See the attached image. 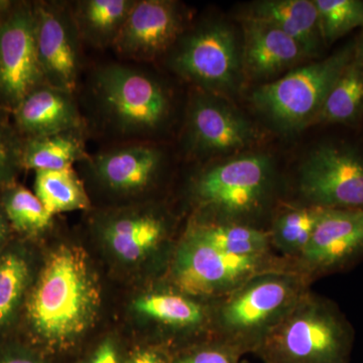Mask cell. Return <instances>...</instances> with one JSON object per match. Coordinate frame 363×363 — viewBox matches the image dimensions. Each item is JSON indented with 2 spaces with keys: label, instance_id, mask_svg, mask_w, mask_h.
<instances>
[{
  "label": "cell",
  "instance_id": "obj_22",
  "mask_svg": "<svg viewBox=\"0 0 363 363\" xmlns=\"http://www.w3.org/2000/svg\"><path fill=\"white\" fill-rule=\"evenodd\" d=\"M82 130L69 131L45 138H30L23 143V167L38 171H54L73 167L88 155Z\"/></svg>",
  "mask_w": 363,
  "mask_h": 363
},
{
  "label": "cell",
  "instance_id": "obj_28",
  "mask_svg": "<svg viewBox=\"0 0 363 363\" xmlns=\"http://www.w3.org/2000/svg\"><path fill=\"white\" fill-rule=\"evenodd\" d=\"M325 208L311 206L281 215L274 226V236L281 247L290 252L305 250L311 240Z\"/></svg>",
  "mask_w": 363,
  "mask_h": 363
},
{
  "label": "cell",
  "instance_id": "obj_7",
  "mask_svg": "<svg viewBox=\"0 0 363 363\" xmlns=\"http://www.w3.org/2000/svg\"><path fill=\"white\" fill-rule=\"evenodd\" d=\"M272 176L271 157L242 155L205 169L196 181L195 193L203 205L222 213H252L264 201Z\"/></svg>",
  "mask_w": 363,
  "mask_h": 363
},
{
  "label": "cell",
  "instance_id": "obj_14",
  "mask_svg": "<svg viewBox=\"0 0 363 363\" xmlns=\"http://www.w3.org/2000/svg\"><path fill=\"white\" fill-rule=\"evenodd\" d=\"M242 30L241 69L250 80L272 82L312 59L297 40L266 21L242 18Z\"/></svg>",
  "mask_w": 363,
  "mask_h": 363
},
{
  "label": "cell",
  "instance_id": "obj_16",
  "mask_svg": "<svg viewBox=\"0 0 363 363\" xmlns=\"http://www.w3.org/2000/svg\"><path fill=\"white\" fill-rule=\"evenodd\" d=\"M363 250V209L325 208L302 255L312 266L330 267Z\"/></svg>",
  "mask_w": 363,
  "mask_h": 363
},
{
  "label": "cell",
  "instance_id": "obj_9",
  "mask_svg": "<svg viewBox=\"0 0 363 363\" xmlns=\"http://www.w3.org/2000/svg\"><path fill=\"white\" fill-rule=\"evenodd\" d=\"M186 143L198 156H217L252 147L259 140L257 128L218 95L200 92L189 104Z\"/></svg>",
  "mask_w": 363,
  "mask_h": 363
},
{
  "label": "cell",
  "instance_id": "obj_36",
  "mask_svg": "<svg viewBox=\"0 0 363 363\" xmlns=\"http://www.w3.org/2000/svg\"><path fill=\"white\" fill-rule=\"evenodd\" d=\"M4 231H6V225H4V218L0 215V241L4 238Z\"/></svg>",
  "mask_w": 363,
  "mask_h": 363
},
{
  "label": "cell",
  "instance_id": "obj_21",
  "mask_svg": "<svg viewBox=\"0 0 363 363\" xmlns=\"http://www.w3.org/2000/svg\"><path fill=\"white\" fill-rule=\"evenodd\" d=\"M363 117V62L355 56L332 85L314 124L357 123Z\"/></svg>",
  "mask_w": 363,
  "mask_h": 363
},
{
  "label": "cell",
  "instance_id": "obj_3",
  "mask_svg": "<svg viewBox=\"0 0 363 363\" xmlns=\"http://www.w3.org/2000/svg\"><path fill=\"white\" fill-rule=\"evenodd\" d=\"M92 85L102 118L118 135H154L171 116L168 91L157 79L142 70L111 64L97 69Z\"/></svg>",
  "mask_w": 363,
  "mask_h": 363
},
{
  "label": "cell",
  "instance_id": "obj_27",
  "mask_svg": "<svg viewBox=\"0 0 363 363\" xmlns=\"http://www.w3.org/2000/svg\"><path fill=\"white\" fill-rule=\"evenodd\" d=\"M4 210L9 220L21 233H42L52 223V215L45 210L39 198L21 186L6 193Z\"/></svg>",
  "mask_w": 363,
  "mask_h": 363
},
{
  "label": "cell",
  "instance_id": "obj_30",
  "mask_svg": "<svg viewBox=\"0 0 363 363\" xmlns=\"http://www.w3.org/2000/svg\"><path fill=\"white\" fill-rule=\"evenodd\" d=\"M23 143L13 130L0 119V182L9 180L23 166Z\"/></svg>",
  "mask_w": 363,
  "mask_h": 363
},
{
  "label": "cell",
  "instance_id": "obj_20",
  "mask_svg": "<svg viewBox=\"0 0 363 363\" xmlns=\"http://www.w3.org/2000/svg\"><path fill=\"white\" fill-rule=\"evenodd\" d=\"M135 0H84L72 11L81 40L96 48L113 45Z\"/></svg>",
  "mask_w": 363,
  "mask_h": 363
},
{
  "label": "cell",
  "instance_id": "obj_11",
  "mask_svg": "<svg viewBox=\"0 0 363 363\" xmlns=\"http://www.w3.org/2000/svg\"><path fill=\"white\" fill-rule=\"evenodd\" d=\"M35 44L47 85L73 94L80 69V35L72 11L63 4L33 7Z\"/></svg>",
  "mask_w": 363,
  "mask_h": 363
},
{
  "label": "cell",
  "instance_id": "obj_8",
  "mask_svg": "<svg viewBox=\"0 0 363 363\" xmlns=\"http://www.w3.org/2000/svg\"><path fill=\"white\" fill-rule=\"evenodd\" d=\"M290 279L266 276L255 279L229 298L221 310V323L229 342L242 352L257 350L267 327L274 326L295 304Z\"/></svg>",
  "mask_w": 363,
  "mask_h": 363
},
{
  "label": "cell",
  "instance_id": "obj_26",
  "mask_svg": "<svg viewBox=\"0 0 363 363\" xmlns=\"http://www.w3.org/2000/svg\"><path fill=\"white\" fill-rule=\"evenodd\" d=\"M325 45L363 28V0H314Z\"/></svg>",
  "mask_w": 363,
  "mask_h": 363
},
{
  "label": "cell",
  "instance_id": "obj_10",
  "mask_svg": "<svg viewBox=\"0 0 363 363\" xmlns=\"http://www.w3.org/2000/svg\"><path fill=\"white\" fill-rule=\"evenodd\" d=\"M47 85L35 44L33 9H14L0 21V99L13 109Z\"/></svg>",
  "mask_w": 363,
  "mask_h": 363
},
{
  "label": "cell",
  "instance_id": "obj_23",
  "mask_svg": "<svg viewBox=\"0 0 363 363\" xmlns=\"http://www.w3.org/2000/svg\"><path fill=\"white\" fill-rule=\"evenodd\" d=\"M35 173V194L52 216L89 208V197L73 167Z\"/></svg>",
  "mask_w": 363,
  "mask_h": 363
},
{
  "label": "cell",
  "instance_id": "obj_35",
  "mask_svg": "<svg viewBox=\"0 0 363 363\" xmlns=\"http://www.w3.org/2000/svg\"><path fill=\"white\" fill-rule=\"evenodd\" d=\"M355 40V51L354 56L355 58L360 60V61L363 62V28L362 32L360 33L359 37L357 38Z\"/></svg>",
  "mask_w": 363,
  "mask_h": 363
},
{
  "label": "cell",
  "instance_id": "obj_18",
  "mask_svg": "<svg viewBox=\"0 0 363 363\" xmlns=\"http://www.w3.org/2000/svg\"><path fill=\"white\" fill-rule=\"evenodd\" d=\"M243 18L266 21L304 47L312 59L323 51L325 43L314 0H262L248 6Z\"/></svg>",
  "mask_w": 363,
  "mask_h": 363
},
{
  "label": "cell",
  "instance_id": "obj_2",
  "mask_svg": "<svg viewBox=\"0 0 363 363\" xmlns=\"http://www.w3.org/2000/svg\"><path fill=\"white\" fill-rule=\"evenodd\" d=\"M351 335L337 313L315 298L295 303L255 352L264 363H348Z\"/></svg>",
  "mask_w": 363,
  "mask_h": 363
},
{
  "label": "cell",
  "instance_id": "obj_25",
  "mask_svg": "<svg viewBox=\"0 0 363 363\" xmlns=\"http://www.w3.org/2000/svg\"><path fill=\"white\" fill-rule=\"evenodd\" d=\"M135 309L145 316L172 326H192L203 319L201 307L181 296L152 294L138 298Z\"/></svg>",
  "mask_w": 363,
  "mask_h": 363
},
{
  "label": "cell",
  "instance_id": "obj_1",
  "mask_svg": "<svg viewBox=\"0 0 363 363\" xmlns=\"http://www.w3.org/2000/svg\"><path fill=\"white\" fill-rule=\"evenodd\" d=\"M100 302L99 284L87 255L82 248L64 245L45 260L26 313L43 341L65 346L92 324Z\"/></svg>",
  "mask_w": 363,
  "mask_h": 363
},
{
  "label": "cell",
  "instance_id": "obj_13",
  "mask_svg": "<svg viewBox=\"0 0 363 363\" xmlns=\"http://www.w3.org/2000/svg\"><path fill=\"white\" fill-rule=\"evenodd\" d=\"M183 14L169 0H138L112 47L121 56L152 60L168 52L183 35Z\"/></svg>",
  "mask_w": 363,
  "mask_h": 363
},
{
  "label": "cell",
  "instance_id": "obj_15",
  "mask_svg": "<svg viewBox=\"0 0 363 363\" xmlns=\"http://www.w3.org/2000/svg\"><path fill=\"white\" fill-rule=\"evenodd\" d=\"M164 152L152 145H131L88 156L91 171L104 187L114 192L145 190L155 180L164 162Z\"/></svg>",
  "mask_w": 363,
  "mask_h": 363
},
{
  "label": "cell",
  "instance_id": "obj_34",
  "mask_svg": "<svg viewBox=\"0 0 363 363\" xmlns=\"http://www.w3.org/2000/svg\"><path fill=\"white\" fill-rule=\"evenodd\" d=\"M0 363H43L40 360L28 355H18L0 359Z\"/></svg>",
  "mask_w": 363,
  "mask_h": 363
},
{
  "label": "cell",
  "instance_id": "obj_6",
  "mask_svg": "<svg viewBox=\"0 0 363 363\" xmlns=\"http://www.w3.org/2000/svg\"><path fill=\"white\" fill-rule=\"evenodd\" d=\"M298 183L313 206L363 209V154L335 143L318 145L303 162Z\"/></svg>",
  "mask_w": 363,
  "mask_h": 363
},
{
  "label": "cell",
  "instance_id": "obj_31",
  "mask_svg": "<svg viewBox=\"0 0 363 363\" xmlns=\"http://www.w3.org/2000/svg\"><path fill=\"white\" fill-rule=\"evenodd\" d=\"M242 353L240 348L225 341L182 354L173 363H240Z\"/></svg>",
  "mask_w": 363,
  "mask_h": 363
},
{
  "label": "cell",
  "instance_id": "obj_19",
  "mask_svg": "<svg viewBox=\"0 0 363 363\" xmlns=\"http://www.w3.org/2000/svg\"><path fill=\"white\" fill-rule=\"evenodd\" d=\"M164 233V224L152 213L121 215L106 222L104 238L117 257L138 262L157 247Z\"/></svg>",
  "mask_w": 363,
  "mask_h": 363
},
{
  "label": "cell",
  "instance_id": "obj_17",
  "mask_svg": "<svg viewBox=\"0 0 363 363\" xmlns=\"http://www.w3.org/2000/svg\"><path fill=\"white\" fill-rule=\"evenodd\" d=\"M14 118L28 140L82 130L84 126L73 94L49 85L23 98L14 108Z\"/></svg>",
  "mask_w": 363,
  "mask_h": 363
},
{
  "label": "cell",
  "instance_id": "obj_4",
  "mask_svg": "<svg viewBox=\"0 0 363 363\" xmlns=\"http://www.w3.org/2000/svg\"><path fill=\"white\" fill-rule=\"evenodd\" d=\"M355 40L331 56L298 66L252 92V102L277 128L295 133L312 125L332 85L354 57Z\"/></svg>",
  "mask_w": 363,
  "mask_h": 363
},
{
  "label": "cell",
  "instance_id": "obj_33",
  "mask_svg": "<svg viewBox=\"0 0 363 363\" xmlns=\"http://www.w3.org/2000/svg\"><path fill=\"white\" fill-rule=\"evenodd\" d=\"M130 363H167L161 353L155 350H143L135 355Z\"/></svg>",
  "mask_w": 363,
  "mask_h": 363
},
{
  "label": "cell",
  "instance_id": "obj_24",
  "mask_svg": "<svg viewBox=\"0 0 363 363\" xmlns=\"http://www.w3.org/2000/svg\"><path fill=\"white\" fill-rule=\"evenodd\" d=\"M191 233L217 250L238 257H259L269 242V234L247 226L201 225Z\"/></svg>",
  "mask_w": 363,
  "mask_h": 363
},
{
  "label": "cell",
  "instance_id": "obj_32",
  "mask_svg": "<svg viewBox=\"0 0 363 363\" xmlns=\"http://www.w3.org/2000/svg\"><path fill=\"white\" fill-rule=\"evenodd\" d=\"M87 363H119L116 344L111 340H105L98 346Z\"/></svg>",
  "mask_w": 363,
  "mask_h": 363
},
{
  "label": "cell",
  "instance_id": "obj_29",
  "mask_svg": "<svg viewBox=\"0 0 363 363\" xmlns=\"http://www.w3.org/2000/svg\"><path fill=\"white\" fill-rule=\"evenodd\" d=\"M28 279V264L20 255L0 257V329L13 316Z\"/></svg>",
  "mask_w": 363,
  "mask_h": 363
},
{
  "label": "cell",
  "instance_id": "obj_5",
  "mask_svg": "<svg viewBox=\"0 0 363 363\" xmlns=\"http://www.w3.org/2000/svg\"><path fill=\"white\" fill-rule=\"evenodd\" d=\"M169 59L172 70L210 94H227L242 76L241 50L230 26L221 21L202 23L182 35Z\"/></svg>",
  "mask_w": 363,
  "mask_h": 363
},
{
  "label": "cell",
  "instance_id": "obj_12",
  "mask_svg": "<svg viewBox=\"0 0 363 363\" xmlns=\"http://www.w3.org/2000/svg\"><path fill=\"white\" fill-rule=\"evenodd\" d=\"M259 264V257L228 255L190 233L179 250L174 274L184 293L213 295L238 285Z\"/></svg>",
  "mask_w": 363,
  "mask_h": 363
}]
</instances>
